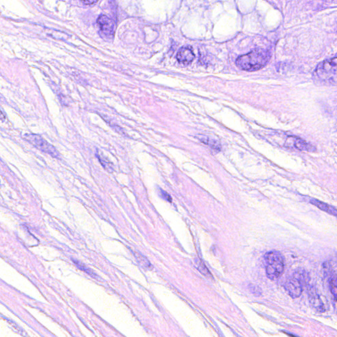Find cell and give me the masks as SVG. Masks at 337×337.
<instances>
[{"label":"cell","mask_w":337,"mask_h":337,"mask_svg":"<svg viewBox=\"0 0 337 337\" xmlns=\"http://www.w3.org/2000/svg\"><path fill=\"white\" fill-rule=\"evenodd\" d=\"M310 202L311 204H313V205L318 208L319 209L322 210V211L327 212V213L330 214V215H333L337 217V209L334 207V206L316 199H311Z\"/></svg>","instance_id":"obj_10"},{"label":"cell","mask_w":337,"mask_h":337,"mask_svg":"<svg viewBox=\"0 0 337 337\" xmlns=\"http://www.w3.org/2000/svg\"><path fill=\"white\" fill-rule=\"evenodd\" d=\"M304 287L300 279L294 274L287 279L285 284V290L288 293L289 296L294 299L298 298L302 295Z\"/></svg>","instance_id":"obj_5"},{"label":"cell","mask_w":337,"mask_h":337,"mask_svg":"<svg viewBox=\"0 0 337 337\" xmlns=\"http://www.w3.org/2000/svg\"><path fill=\"white\" fill-rule=\"evenodd\" d=\"M330 287L337 286V271L333 274L330 280Z\"/></svg>","instance_id":"obj_15"},{"label":"cell","mask_w":337,"mask_h":337,"mask_svg":"<svg viewBox=\"0 0 337 337\" xmlns=\"http://www.w3.org/2000/svg\"><path fill=\"white\" fill-rule=\"evenodd\" d=\"M72 261L79 269L84 271V272L88 273V275H91V276L93 277H96V274H94V273L92 272V270H90V269L88 268V267L85 266V265L83 264L82 263H81L80 261H79L78 260H77V259L73 258H72Z\"/></svg>","instance_id":"obj_12"},{"label":"cell","mask_w":337,"mask_h":337,"mask_svg":"<svg viewBox=\"0 0 337 337\" xmlns=\"http://www.w3.org/2000/svg\"><path fill=\"white\" fill-rule=\"evenodd\" d=\"M198 138L203 143L207 144L212 149L216 150V151H220L221 150V144L219 142L213 138L210 137V136L201 135L198 136Z\"/></svg>","instance_id":"obj_11"},{"label":"cell","mask_w":337,"mask_h":337,"mask_svg":"<svg viewBox=\"0 0 337 337\" xmlns=\"http://www.w3.org/2000/svg\"><path fill=\"white\" fill-rule=\"evenodd\" d=\"M198 268L202 275H205L206 277H212L211 273H210L209 270H208L207 267L204 264H201Z\"/></svg>","instance_id":"obj_14"},{"label":"cell","mask_w":337,"mask_h":337,"mask_svg":"<svg viewBox=\"0 0 337 337\" xmlns=\"http://www.w3.org/2000/svg\"><path fill=\"white\" fill-rule=\"evenodd\" d=\"M136 257H137L136 259H138V262H139L140 264H142V266L148 269L151 268V264H150V263L148 261V259H146V257H144L143 255L140 254L138 255V256H136Z\"/></svg>","instance_id":"obj_13"},{"label":"cell","mask_w":337,"mask_h":337,"mask_svg":"<svg viewBox=\"0 0 337 337\" xmlns=\"http://www.w3.org/2000/svg\"><path fill=\"white\" fill-rule=\"evenodd\" d=\"M285 146L291 149L300 150V151L312 152L315 150V148L312 144L295 136H287L285 140Z\"/></svg>","instance_id":"obj_6"},{"label":"cell","mask_w":337,"mask_h":337,"mask_svg":"<svg viewBox=\"0 0 337 337\" xmlns=\"http://www.w3.org/2000/svg\"><path fill=\"white\" fill-rule=\"evenodd\" d=\"M309 301H310L311 306L314 310L319 312H326L325 305L322 301V297L318 294V292L314 287H311L308 293Z\"/></svg>","instance_id":"obj_7"},{"label":"cell","mask_w":337,"mask_h":337,"mask_svg":"<svg viewBox=\"0 0 337 337\" xmlns=\"http://www.w3.org/2000/svg\"><path fill=\"white\" fill-rule=\"evenodd\" d=\"M25 138L28 142L35 146L38 149L41 150L45 154H49L53 158H58L59 152L55 149L54 146L51 145L46 140L37 134H25Z\"/></svg>","instance_id":"obj_3"},{"label":"cell","mask_w":337,"mask_h":337,"mask_svg":"<svg viewBox=\"0 0 337 337\" xmlns=\"http://www.w3.org/2000/svg\"><path fill=\"white\" fill-rule=\"evenodd\" d=\"M270 58L271 53L269 51L257 48L247 54L238 57L236 60V65L242 70L255 71L264 67Z\"/></svg>","instance_id":"obj_1"},{"label":"cell","mask_w":337,"mask_h":337,"mask_svg":"<svg viewBox=\"0 0 337 337\" xmlns=\"http://www.w3.org/2000/svg\"><path fill=\"white\" fill-rule=\"evenodd\" d=\"M331 287V293L334 296L335 301H337V287L332 286Z\"/></svg>","instance_id":"obj_17"},{"label":"cell","mask_w":337,"mask_h":337,"mask_svg":"<svg viewBox=\"0 0 337 337\" xmlns=\"http://www.w3.org/2000/svg\"><path fill=\"white\" fill-rule=\"evenodd\" d=\"M97 23L105 35L111 36L114 33V23L108 16L101 15L97 19Z\"/></svg>","instance_id":"obj_8"},{"label":"cell","mask_w":337,"mask_h":337,"mask_svg":"<svg viewBox=\"0 0 337 337\" xmlns=\"http://www.w3.org/2000/svg\"><path fill=\"white\" fill-rule=\"evenodd\" d=\"M81 1L85 5H92V4L96 3L98 0H81Z\"/></svg>","instance_id":"obj_18"},{"label":"cell","mask_w":337,"mask_h":337,"mask_svg":"<svg viewBox=\"0 0 337 337\" xmlns=\"http://www.w3.org/2000/svg\"><path fill=\"white\" fill-rule=\"evenodd\" d=\"M265 272L271 280L278 279L285 270V258L278 251H270L264 255Z\"/></svg>","instance_id":"obj_2"},{"label":"cell","mask_w":337,"mask_h":337,"mask_svg":"<svg viewBox=\"0 0 337 337\" xmlns=\"http://www.w3.org/2000/svg\"><path fill=\"white\" fill-rule=\"evenodd\" d=\"M195 58V55L190 47H183L178 51L176 59L180 63L189 64Z\"/></svg>","instance_id":"obj_9"},{"label":"cell","mask_w":337,"mask_h":337,"mask_svg":"<svg viewBox=\"0 0 337 337\" xmlns=\"http://www.w3.org/2000/svg\"><path fill=\"white\" fill-rule=\"evenodd\" d=\"M316 73L320 79H328L337 75V57L323 61L318 65Z\"/></svg>","instance_id":"obj_4"},{"label":"cell","mask_w":337,"mask_h":337,"mask_svg":"<svg viewBox=\"0 0 337 337\" xmlns=\"http://www.w3.org/2000/svg\"><path fill=\"white\" fill-rule=\"evenodd\" d=\"M160 195H161L162 197L163 198L164 200H167V201L169 202L172 201V198H170V196L168 195V194L167 192L164 191L162 189H160Z\"/></svg>","instance_id":"obj_16"}]
</instances>
